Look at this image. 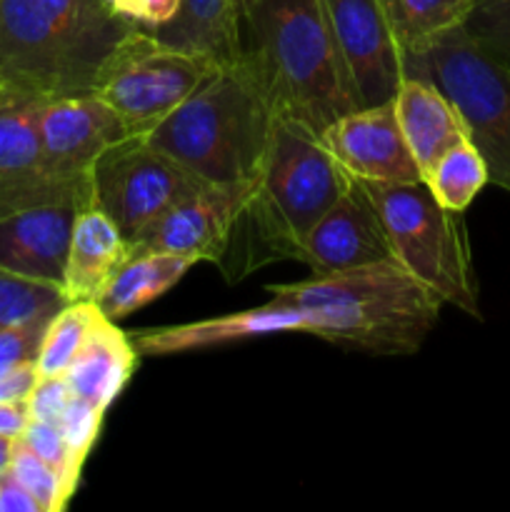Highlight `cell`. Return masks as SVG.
<instances>
[{"label": "cell", "instance_id": "9a60e30c", "mask_svg": "<svg viewBox=\"0 0 510 512\" xmlns=\"http://www.w3.org/2000/svg\"><path fill=\"white\" fill-rule=\"evenodd\" d=\"M255 183L203 185L175 205L133 250H163L185 255L195 263H220L228 253L235 225L248 205Z\"/></svg>", "mask_w": 510, "mask_h": 512}, {"label": "cell", "instance_id": "ffe728a7", "mask_svg": "<svg viewBox=\"0 0 510 512\" xmlns=\"http://www.w3.org/2000/svg\"><path fill=\"white\" fill-rule=\"evenodd\" d=\"M135 365H138L135 343L115 325V320L103 315L65 370V380L73 395L90 400L108 413L110 405L133 378Z\"/></svg>", "mask_w": 510, "mask_h": 512}, {"label": "cell", "instance_id": "836d02e7", "mask_svg": "<svg viewBox=\"0 0 510 512\" xmlns=\"http://www.w3.org/2000/svg\"><path fill=\"white\" fill-rule=\"evenodd\" d=\"M35 383H38V365H35V360L15 365L13 370L0 375V403H25Z\"/></svg>", "mask_w": 510, "mask_h": 512}, {"label": "cell", "instance_id": "52a82bcc", "mask_svg": "<svg viewBox=\"0 0 510 512\" xmlns=\"http://www.w3.org/2000/svg\"><path fill=\"white\" fill-rule=\"evenodd\" d=\"M403 75H420L448 95L488 165L490 183L510 193L508 65L485 53L460 25L405 60Z\"/></svg>", "mask_w": 510, "mask_h": 512}, {"label": "cell", "instance_id": "8d00e7d4", "mask_svg": "<svg viewBox=\"0 0 510 512\" xmlns=\"http://www.w3.org/2000/svg\"><path fill=\"white\" fill-rule=\"evenodd\" d=\"M13 448H15V438H8V435H0V478L8 473L10 468V458H13Z\"/></svg>", "mask_w": 510, "mask_h": 512}, {"label": "cell", "instance_id": "4fadbf2b", "mask_svg": "<svg viewBox=\"0 0 510 512\" xmlns=\"http://www.w3.org/2000/svg\"><path fill=\"white\" fill-rule=\"evenodd\" d=\"M313 275L340 273L393 260L388 233L368 185L353 180L308 230L298 253Z\"/></svg>", "mask_w": 510, "mask_h": 512}, {"label": "cell", "instance_id": "ac0fdd59", "mask_svg": "<svg viewBox=\"0 0 510 512\" xmlns=\"http://www.w3.org/2000/svg\"><path fill=\"white\" fill-rule=\"evenodd\" d=\"M393 110L423 178L445 150L468 140L458 108L438 85L420 75H403L393 95Z\"/></svg>", "mask_w": 510, "mask_h": 512}, {"label": "cell", "instance_id": "6da1fadb", "mask_svg": "<svg viewBox=\"0 0 510 512\" xmlns=\"http://www.w3.org/2000/svg\"><path fill=\"white\" fill-rule=\"evenodd\" d=\"M275 115L323 133L355 110L323 0H240V50Z\"/></svg>", "mask_w": 510, "mask_h": 512}, {"label": "cell", "instance_id": "484cf974", "mask_svg": "<svg viewBox=\"0 0 510 512\" xmlns=\"http://www.w3.org/2000/svg\"><path fill=\"white\" fill-rule=\"evenodd\" d=\"M68 303L63 288L0 270V330L58 313Z\"/></svg>", "mask_w": 510, "mask_h": 512}, {"label": "cell", "instance_id": "d6a6232c", "mask_svg": "<svg viewBox=\"0 0 510 512\" xmlns=\"http://www.w3.org/2000/svg\"><path fill=\"white\" fill-rule=\"evenodd\" d=\"M70 398H73V390H70L65 375H38V383L30 390L25 408H28L30 420L58 425Z\"/></svg>", "mask_w": 510, "mask_h": 512}, {"label": "cell", "instance_id": "1f68e13d", "mask_svg": "<svg viewBox=\"0 0 510 512\" xmlns=\"http://www.w3.org/2000/svg\"><path fill=\"white\" fill-rule=\"evenodd\" d=\"M103 3L108 5L110 13L150 35H158L160 30L168 28L183 8V0H103Z\"/></svg>", "mask_w": 510, "mask_h": 512}, {"label": "cell", "instance_id": "f546056e", "mask_svg": "<svg viewBox=\"0 0 510 512\" xmlns=\"http://www.w3.org/2000/svg\"><path fill=\"white\" fill-rule=\"evenodd\" d=\"M103 418H105L103 408H98V405L90 403V400L78 398V395L70 398L68 408H65V413L60 415L58 430L63 433L65 443H68V448L73 450V455L80 460V463L88 460L90 450H93V445L98 443L100 428H103Z\"/></svg>", "mask_w": 510, "mask_h": 512}, {"label": "cell", "instance_id": "d6986e66", "mask_svg": "<svg viewBox=\"0 0 510 512\" xmlns=\"http://www.w3.org/2000/svg\"><path fill=\"white\" fill-rule=\"evenodd\" d=\"M130 255L133 245L123 238L118 225L103 210H80L70 235L68 263H65L63 290L68 300L98 303L103 290Z\"/></svg>", "mask_w": 510, "mask_h": 512}, {"label": "cell", "instance_id": "7402d4cb", "mask_svg": "<svg viewBox=\"0 0 510 512\" xmlns=\"http://www.w3.org/2000/svg\"><path fill=\"white\" fill-rule=\"evenodd\" d=\"M155 38L230 63L240 50V0H183L178 18Z\"/></svg>", "mask_w": 510, "mask_h": 512}, {"label": "cell", "instance_id": "44dd1931", "mask_svg": "<svg viewBox=\"0 0 510 512\" xmlns=\"http://www.w3.org/2000/svg\"><path fill=\"white\" fill-rule=\"evenodd\" d=\"M195 265L193 258L163 250H133L123 268L115 273L108 288L98 298L105 318H128L135 310L163 298L185 273Z\"/></svg>", "mask_w": 510, "mask_h": 512}, {"label": "cell", "instance_id": "7c38bea8", "mask_svg": "<svg viewBox=\"0 0 510 512\" xmlns=\"http://www.w3.org/2000/svg\"><path fill=\"white\" fill-rule=\"evenodd\" d=\"M38 130L45 165L65 175H90L105 150L135 135L98 93L40 100Z\"/></svg>", "mask_w": 510, "mask_h": 512}, {"label": "cell", "instance_id": "7a4b0ae2", "mask_svg": "<svg viewBox=\"0 0 510 512\" xmlns=\"http://www.w3.org/2000/svg\"><path fill=\"white\" fill-rule=\"evenodd\" d=\"M133 30L103 0H0V85L28 100L95 93Z\"/></svg>", "mask_w": 510, "mask_h": 512}, {"label": "cell", "instance_id": "30bf717a", "mask_svg": "<svg viewBox=\"0 0 510 512\" xmlns=\"http://www.w3.org/2000/svg\"><path fill=\"white\" fill-rule=\"evenodd\" d=\"M40 100L0 108V215L30 208H95L93 173L65 175L45 165L38 130Z\"/></svg>", "mask_w": 510, "mask_h": 512}, {"label": "cell", "instance_id": "d590c367", "mask_svg": "<svg viewBox=\"0 0 510 512\" xmlns=\"http://www.w3.org/2000/svg\"><path fill=\"white\" fill-rule=\"evenodd\" d=\"M30 415L25 403H0V435L8 438H20L28 425Z\"/></svg>", "mask_w": 510, "mask_h": 512}, {"label": "cell", "instance_id": "f1b7e54d", "mask_svg": "<svg viewBox=\"0 0 510 512\" xmlns=\"http://www.w3.org/2000/svg\"><path fill=\"white\" fill-rule=\"evenodd\" d=\"M20 440H23L35 455H40V458H43L45 463L60 475V480H63V485L68 488V493L75 495L85 463H80V460L75 458L73 450H70L68 443H65L63 433L58 430V425L40 423V420H28Z\"/></svg>", "mask_w": 510, "mask_h": 512}, {"label": "cell", "instance_id": "ba28073f", "mask_svg": "<svg viewBox=\"0 0 510 512\" xmlns=\"http://www.w3.org/2000/svg\"><path fill=\"white\" fill-rule=\"evenodd\" d=\"M220 60L175 48L135 28L105 68L95 93L113 105L135 135H145L190 98Z\"/></svg>", "mask_w": 510, "mask_h": 512}, {"label": "cell", "instance_id": "4316f807", "mask_svg": "<svg viewBox=\"0 0 510 512\" xmlns=\"http://www.w3.org/2000/svg\"><path fill=\"white\" fill-rule=\"evenodd\" d=\"M8 473L38 500L43 512H63L68 508L70 500H73V495L68 493L60 475L40 455H35L20 438H15Z\"/></svg>", "mask_w": 510, "mask_h": 512}, {"label": "cell", "instance_id": "2e32d148", "mask_svg": "<svg viewBox=\"0 0 510 512\" xmlns=\"http://www.w3.org/2000/svg\"><path fill=\"white\" fill-rule=\"evenodd\" d=\"M308 318L295 305L268 300L265 305L218 318L195 320L183 325L140 330L133 338L138 355H180L195 350L220 348V345L243 343V340L265 338L280 333H308Z\"/></svg>", "mask_w": 510, "mask_h": 512}, {"label": "cell", "instance_id": "277c9868", "mask_svg": "<svg viewBox=\"0 0 510 512\" xmlns=\"http://www.w3.org/2000/svg\"><path fill=\"white\" fill-rule=\"evenodd\" d=\"M353 180L318 133L275 115L263 170L220 260L225 275L238 278L270 260H298L308 230Z\"/></svg>", "mask_w": 510, "mask_h": 512}, {"label": "cell", "instance_id": "8992f818", "mask_svg": "<svg viewBox=\"0 0 510 512\" xmlns=\"http://www.w3.org/2000/svg\"><path fill=\"white\" fill-rule=\"evenodd\" d=\"M365 185L383 218L393 260L443 305L480 318L478 278L463 213L443 208L425 180Z\"/></svg>", "mask_w": 510, "mask_h": 512}, {"label": "cell", "instance_id": "603a6c76", "mask_svg": "<svg viewBox=\"0 0 510 512\" xmlns=\"http://www.w3.org/2000/svg\"><path fill=\"white\" fill-rule=\"evenodd\" d=\"M380 8L405 63L423 53L440 35L460 28L473 0H380Z\"/></svg>", "mask_w": 510, "mask_h": 512}, {"label": "cell", "instance_id": "5bb4252c", "mask_svg": "<svg viewBox=\"0 0 510 512\" xmlns=\"http://www.w3.org/2000/svg\"><path fill=\"white\" fill-rule=\"evenodd\" d=\"M340 168L360 183H415L423 180L400 133L393 100L340 115L320 133Z\"/></svg>", "mask_w": 510, "mask_h": 512}, {"label": "cell", "instance_id": "74e56055", "mask_svg": "<svg viewBox=\"0 0 510 512\" xmlns=\"http://www.w3.org/2000/svg\"><path fill=\"white\" fill-rule=\"evenodd\" d=\"M20 100H28V98H20V95H15L13 90H8V88H3V85H0V108H5V105L20 103Z\"/></svg>", "mask_w": 510, "mask_h": 512}, {"label": "cell", "instance_id": "9c48e42d", "mask_svg": "<svg viewBox=\"0 0 510 512\" xmlns=\"http://www.w3.org/2000/svg\"><path fill=\"white\" fill-rule=\"evenodd\" d=\"M203 185L145 135H130L93 165V200L130 245H138L165 213Z\"/></svg>", "mask_w": 510, "mask_h": 512}, {"label": "cell", "instance_id": "e0dca14e", "mask_svg": "<svg viewBox=\"0 0 510 512\" xmlns=\"http://www.w3.org/2000/svg\"><path fill=\"white\" fill-rule=\"evenodd\" d=\"M78 213V208L48 205L0 215V270L63 288Z\"/></svg>", "mask_w": 510, "mask_h": 512}, {"label": "cell", "instance_id": "5b68a950", "mask_svg": "<svg viewBox=\"0 0 510 512\" xmlns=\"http://www.w3.org/2000/svg\"><path fill=\"white\" fill-rule=\"evenodd\" d=\"M275 110L243 58L218 70L145 138L208 185L255 183Z\"/></svg>", "mask_w": 510, "mask_h": 512}, {"label": "cell", "instance_id": "8fae6325", "mask_svg": "<svg viewBox=\"0 0 510 512\" xmlns=\"http://www.w3.org/2000/svg\"><path fill=\"white\" fill-rule=\"evenodd\" d=\"M323 8L355 105L368 108L393 100L403 80V55L380 0H323Z\"/></svg>", "mask_w": 510, "mask_h": 512}, {"label": "cell", "instance_id": "cb8c5ba5", "mask_svg": "<svg viewBox=\"0 0 510 512\" xmlns=\"http://www.w3.org/2000/svg\"><path fill=\"white\" fill-rule=\"evenodd\" d=\"M423 180L443 208L465 213L480 190L490 183V175L483 155L468 138L445 150Z\"/></svg>", "mask_w": 510, "mask_h": 512}, {"label": "cell", "instance_id": "d4e9b609", "mask_svg": "<svg viewBox=\"0 0 510 512\" xmlns=\"http://www.w3.org/2000/svg\"><path fill=\"white\" fill-rule=\"evenodd\" d=\"M100 318H103V310L98 308V303L68 300L50 318L43 340H40L38 358H35L38 375H65L68 365L73 363Z\"/></svg>", "mask_w": 510, "mask_h": 512}, {"label": "cell", "instance_id": "3957f363", "mask_svg": "<svg viewBox=\"0 0 510 512\" xmlns=\"http://www.w3.org/2000/svg\"><path fill=\"white\" fill-rule=\"evenodd\" d=\"M270 300L295 305L308 318V335L375 355H413L440 318L443 300L398 260L265 285Z\"/></svg>", "mask_w": 510, "mask_h": 512}, {"label": "cell", "instance_id": "e575fe53", "mask_svg": "<svg viewBox=\"0 0 510 512\" xmlns=\"http://www.w3.org/2000/svg\"><path fill=\"white\" fill-rule=\"evenodd\" d=\"M0 512H43L38 500L10 473L0 478Z\"/></svg>", "mask_w": 510, "mask_h": 512}, {"label": "cell", "instance_id": "4dcf8cb0", "mask_svg": "<svg viewBox=\"0 0 510 512\" xmlns=\"http://www.w3.org/2000/svg\"><path fill=\"white\" fill-rule=\"evenodd\" d=\"M53 315H40V318L28 320V323L0 330V375L13 370L15 365L30 363V360L38 358L40 340H43V333Z\"/></svg>", "mask_w": 510, "mask_h": 512}, {"label": "cell", "instance_id": "83f0119b", "mask_svg": "<svg viewBox=\"0 0 510 512\" xmlns=\"http://www.w3.org/2000/svg\"><path fill=\"white\" fill-rule=\"evenodd\" d=\"M463 30L485 53L510 68V0H473Z\"/></svg>", "mask_w": 510, "mask_h": 512}]
</instances>
